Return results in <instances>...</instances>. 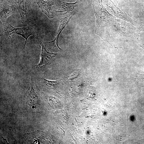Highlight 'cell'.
I'll list each match as a JSON object with an SVG mask.
<instances>
[{
	"instance_id": "cell-1",
	"label": "cell",
	"mask_w": 144,
	"mask_h": 144,
	"mask_svg": "<svg viewBox=\"0 0 144 144\" xmlns=\"http://www.w3.org/2000/svg\"><path fill=\"white\" fill-rule=\"evenodd\" d=\"M61 3L59 0H38V4L42 11L49 18H52L62 12L60 8Z\"/></svg>"
},
{
	"instance_id": "cell-2",
	"label": "cell",
	"mask_w": 144,
	"mask_h": 144,
	"mask_svg": "<svg viewBox=\"0 0 144 144\" xmlns=\"http://www.w3.org/2000/svg\"><path fill=\"white\" fill-rule=\"evenodd\" d=\"M2 29L4 33L9 36L13 34L22 36L25 39V42L24 46H25L27 43L28 38L31 35H33V32L32 29L27 27L19 28L13 27L7 22H4L2 25Z\"/></svg>"
},
{
	"instance_id": "cell-3",
	"label": "cell",
	"mask_w": 144,
	"mask_h": 144,
	"mask_svg": "<svg viewBox=\"0 0 144 144\" xmlns=\"http://www.w3.org/2000/svg\"><path fill=\"white\" fill-rule=\"evenodd\" d=\"M37 39L42 48L41 59L40 62L37 65L38 68H41L46 66L50 63L53 58L56 56L57 54L49 52L45 48L41 41L39 40L38 38Z\"/></svg>"
},
{
	"instance_id": "cell-4",
	"label": "cell",
	"mask_w": 144,
	"mask_h": 144,
	"mask_svg": "<svg viewBox=\"0 0 144 144\" xmlns=\"http://www.w3.org/2000/svg\"><path fill=\"white\" fill-rule=\"evenodd\" d=\"M17 8L11 3H1V4L0 18L2 22L10 15L17 12Z\"/></svg>"
},
{
	"instance_id": "cell-5",
	"label": "cell",
	"mask_w": 144,
	"mask_h": 144,
	"mask_svg": "<svg viewBox=\"0 0 144 144\" xmlns=\"http://www.w3.org/2000/svg\"><path fill=\"white\" fill-rule=\"evenodd\" d=\"M71 16L70 15H68V16L64 18L61 22H60V25L58 31L57 32L56 36L54 40L52 41L47 42L46 43H48L50 44V46L54 48L57 47L59 49L61 50L60 48L58 45V39L59 36L61 32L65 28V26L67 25L68 22H69Z\"/></svg>"
},
{
	"instance_id": "cell-6",
	"label": "cell",
	"mask_w": 144,
	"mask_h": 144,
	"mask_svg": "<svg viewBox=\"0 0 144 144\" xmlns=\"http://www.w3.org/2000/svg\"><path fill=\"white\" fill-rule=\"evenodd\" d=\"M44 82L46 84L51 86H54L58 84V83L56 81H51L45 79H43Z\"/></svg>"
},
{
	"instance_id": "cell-7",
	"label": "cell",
	"mask_w": 144,
	"mask_h": 144,
	"mask_svg": "<svg viewBox=\"0 0 144 144\" xmlns=\"http://www.w3.org/2000/svg\"><path fill=\"white\" fill-rule=\"evenodd\" d=\"M78 76V73H74L69 77V79L72 80L77 78Z\"/></svg>"
}]
</instances>
